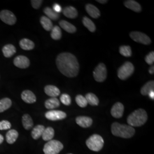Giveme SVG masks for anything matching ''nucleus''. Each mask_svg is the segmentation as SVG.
Listing matches in <instances>:
<instances>
[{"label":"nucleus","instance_id":"43","mask_svg":"<svg viewBox=\"0 0 154 154\" xmlns=\"http://www.w3.org/2000/svg\"><path fill=\"white\" fill-rule=\"evenodd\" d=\"M97 1L100 4H106L108 2V1H107V0H97Z\"/></svg>","mask_w":154,"mask_h":154},{"label":"nucleus","instance_id":"39","mask_svg":"<svg viewBox=\"0 0 154 154\" xmlns=\"http://www.w3.org/2000/svg\"><path fill=\"white\" fill-rule=\"evenodd\" d=\"M43 1L41 0H32L31 1V4L33 8L35 9H38L42 5Z\"/></svg>","mask_w":154,"mask_h":154},{"label":"nucleus","instance_id":"25","mask_svg":"<svg viewBox=\"0 0 154 154\" xmlns=\"http://www.w3.org/2000/svg\"><path fill=\"white\" fill-rule=\"evenodd\" d=\"M54 136V130L51 127H48L46 128L42 135L43 140H44L45 141L51 140L53 138Z\"/></svg>","mask_w":154,"mask_h":154},{"label":"nucleus","instance_id":"42","mask_svg":"<svg viewBox=\"0 0 154 154\" xmlns=\"http://www.w3.org/2000/svg\"><path fill=\"white\" fill-rule=\"evenodd\" d=\"M149 72L151 74H153L154 73V66H151V67L149 68Z\"/></svg>","mask_w":154,"mask_h":154},{"label":"nucleus","instance_id":"22","mask_svg":"<svg viewBox=\"0 0 154 154\" xmlns=\"http://www.w3.org/2000/svg\"><path fill=\"white\" fill-rule=\"evenodd\" d=\"M20 46L22 49L31 50L34 48L35 45L32 41L28 38H23L20 41Z\"/></svg>","mask_w":154,"mask_h":154},{"label":"nucleus","instance_id":"45","mask_svg":"<svg viewBox=\"0 0 154 154\" xmlns=\"http://www.w3.org/2000/svg\"></svg>","mask_w":154,"mask_h":154},{"label":"nucleus","instance_id":"26","mask_svg":"<svg viewBox=\"0 0 154 154\" xmlns=\"http://www.w3.org/2000/svg\"><path fill=\"white\" fill-rule=\"evenodd\" d=\"M22 122L23 126L26 130H30L33 127V119L29 114H25L23 116Z\"/></svg>","mask_w":154,"mask_h":154},{"label":"nucleus","instance_id":"19","mask_svg":"<svg viewBox=\"0 0 154 154\" xmlns=\"http://www.w3.org/2000/svg\"><path fill=\"white\" fill-rule=\"evenodd\" d=\"M59 24L61 28L68 33H74L77 31V28L74 25L65 20H61L59 22Z\"/></svg>","mask_w":154,"mask_h":154},{"label":"nucleus","instance_id":"17","mask_svg":"<svg viewBox=\"0 0 154 154\" xmlns=\"http://www.w3.org/2000/svg\"><path fill=\"white\" fill-rule=\"evenodd\" d=\"M86 10L90 16L93 18H98L100 16V12L99 9L92 4H88L86 6Z\"/></svg>","mask_w":154,"mask_h":154},{"label":"nucleus","instance_id":"37","mask_svg":"<svg viewBox=\"0 0 154 154\" xmlns=\"http://www.w3.org/2000/svg\"><path fill=\"white\" fill-rule=\"evenodd\" d=\"M11 128V123L8 121H2L0 122V130H9Z\"/></svg>","mask_w":154,"mask_h":154},{"label":"nucleus","instance_id":"13","mask_svg":"<svg viewBox=\"0 0 154 154\" xmlns=\"http://www.w3.org/2000/svg\"><path fill=\"white\" fill-rule=\"evenodd\" d=\"M75 121L77 125L83 128H88L91 126L93 124V119L85 116H79L77 117Z\"/></svg>","mask_w":154,"mask_h":154},{"label":"nucleus","instance_id":"34","mask_svg":"<svg viewBox=\"0 0 154 154\" xmlns=\"http://www.w3.org/2000/svg\"><path fill=\"white\" fill-rule=\"evenodd\" d=\"M119 53L125 57H130L132 55V50L130 46H121L119 48Z\"/></svg>","mask_w":154,"mask_h":154},{"label":"nucleus","instance_id":"40","mask_svg":"<svg viewBox=\"0 0 154 154\" xmlns=\"http://www.w3.org/2000/svg\"><path fill=\"white\" fill-rule=\"evenodd\" d=\"M53 9L54 11H55L56 13H59L62 11V8H61V6L57 4H55L53 7Z\"/></svg>","mask_w":154,"mask_h":154},{"label":"nucleus","instance_id":"7","mask_svg":"<svg viewBox=\"0 0 154 154\" xmlns=\"http://www.w3.org/2000/svg\"><path fill=\"white\" fill-rule=\"evenodd\" d=\"M94 78L98 82H102L105 81L107 78V69L105 64L100 63L95 67L93 72Z\"/></svg>","mask_w":154,"mask_h":154},{"label":"nucleus","instance_id":"23","mask_svg":"<svg viewBox=\"0 0 154 154\" xmlns=\"http://www.w3.org/2000/svg\"><path fill=\"white\" fill-rule=\"evenodd\" d=\"M45 129V127L43 125H37L34 127L31 133L32 138L35 140L39 139L42 136Z\"/></svg>","mask_w":154,"mask_h":154},{"label":"nucleus","instance_id":"21","mask_svg":"<svg viewBox=\"0 0 154 154\" xmlns=\"http://www.w3.org/2000/svg\"><path fill=\"white\" fill-rule=\"evenodd\" d=\"M45 106L46 109L51 110L58 107L60 106V102L57 98H51L45 101Z\"/></svg>","mask_w":154,"mask_h":154},{"label":"nucleus","instance_id":"8","mask_svg":"<svg viewBox=\"0 0 154 154\" xmlns=\"http://www.w3.org/2000/svg\"><path fill=\"white\" fill-rule=\"evenodd\" d=\"M130 36L133 41L140 44L149 45L151 42V40L149 36L140 32H132L130 34Z\"/></svg>","mask_w":154,"mask_h":154},{"label":"nucleus","instance_id":"15","mask_svg":"<svg viewBox=\"0 0 154 154\" xmlns=\"http://www.w3.org/2000/svg\"><path fill=\"white\" fill-rule=\"evenodd\" d=\"M45 93L51 98H56L60 94V89L53 85H47L44 88Z\"/></svg>","mask_w":154,"mask_h":154},{"label":"nucleus","instance_id":"30","mask_svg":"<svg viewBox=\"0 0 154 154\" xmlns=\"http://www.w3.org/2000/svg\"><path fill=\"white\" fill-rule=\"evenodd\" d=\"M83 25L88 29V30L92 33L94 32L96 30V26L94 23L90 18L87 17H84L83 18Z\"/></svg>","mask_w":154,"mask_h":154},{"label":"nucleus","instance_id":"41","mask_svg":"<svg viewBox=\"0 0 154 154\" xmlns=\"http://www.w3.org/2000/svg\"><path fill=\"white\" fill-rule=\"evenodd\" d=\"M149 97H150V98L151 99H153L154 100V91H151L149 93Z\"/></svg>","mask_w":154,"mask_h":154},{"label":"nucleus","instance_id":"3","mask_svg":"<svg viewBox=\"0 0 154 154\" xmlns=\"http://www.w3.org/2000/svg\"><path fill=\"white\" fill-rule=\"evenodd\" d=\"M148 119L146 111L142 109L134 111L127 118V123L129 126L140 127L143 126Z\"/></svg>","mask_w":154,"mask_h":154},{"label":"nucleus","instance_id":"6","mask_svg":"<svg viewBox=\"0 0 154 154\" xmlns=\"http://www.w3.org/2000/svg\"><path fill=\"white\" fill-rule=\"evenodd\" d=\"M134 72V66L131 62H126L118 70V77L121 80H126Z\"/></svg>","mask_w":154,"mask_h":154},{"label":"nucleus","instance_id":"1","mask_svg":"<svg viewBox=\"0 0 154 154\" xmlns=\"http://www.w3.org/2000/svg\"><path fill=\"white\" fill-rule=\"evenodd\" d=\"M56 64L61 73L69 78L76 77L79 70L77 58L70 53H62L58 55Z\"/></svg>","mask_w":154,"mask_h":154},{"label":"nucleus","instance_id":"4","mask_svg":"<svg viewBox=\"0 0 154 154\" xmlns=\"http://www.w3.org/2000/svg\"><path fill=\"white\" fill-rule=\"evenodd\" d=\"M86 146L91 151L98 152L100 151L104 145L103 138L98 134H93L87 139Z\"/></svg>","mask_w":154,"mask_h":154},{"label":"nucleus","instance_id":"2","mask_svg":"<svg viewBox=\"0 0 154 154\" xmlns=\"http://www.w3.org/2000/svg\"><path fill=\"white\" fill-rule=\"evenodd\" d=\"M111 132L116 137L130 138L134 135L135 130L134 127L129 125H122L118 122H115L111 125Z\"/></svg>","mask_w":154,"mask_h":154},{"label":"nucleus","instance_id":"10","mask_svg":"<svg viewBox=\"0 0 154 154\" xmlns=\"http://www.w3.org/2000/svg\"><path fill=\"white\" fill-rule=\"evenodd\" d=\"M66 113L60 110H50L45 113V117L50 121H57L66 118Z\"/></svg>","mask_w":154,"mask_h":154},{"label":"nucleus","instance_id":"28","mask_svg":"<svg viewBox=\"0 0 154 154\" xmlns=\"http://www.w3.org/2000/svg\"><path fill=\"white\" fill-rule=\"evenodd\" d=\"M154 81H151L147 83H146L140 90V93L143 95H147L149 93L154 91Z\"/></svg>","mask_w":154,"mask_h":154},{"label":"nucleus","instance_id":"27","mask_svg":"<svg viewBox=\"0 0 154 154\" xmlns=\"http://www.w3.org/2000/svg\"><path fill=\"white\" fill-rule=\"evenodd\" d=\"M40 22L42 27L46 31H50L53 28V23L46 16L41 17L40 19Z\"/></svg>","mask_w":154,"mask_h":154},{"label":"nucleus","instance_id":"32","mask_svg":"<svg viewBox=\"0 0 154 154\" xmlns=\"http://www.w3.org/2000/svg\"><path fill=\"white\" fill-rule=\"evenodd\" d=\"M85 98L88 102V103L91 106H98L99 104V99L94 94H87Z\"/></svg>","mask_w":154,"mask_h":154},{"label":"nucleus","instance_id":"24","mask_svg":"<svg viewBox=\"0 0 154 154\" xmlns=\"http://www.w3.org/2000/svg\"><path fill=\"white\" fill-rule=\"evenodd\" d=\"M18 137V132L15 130H11L6 133V141L9 144H13Z\"/></svg>","mask_w":154,"mask_h":154},{"label":"nucleus","instance_id":"44","mask_svg":"<svg viewBox=\"0 0 154 154\" xmlns=\"http://www.w3.org/2000/svg\"><path fill=\"white\" fill-rule=\"evenodd\" d=\"M4 139L3 136H2V135H1V134H0V144L3 142Z\"/></svg>","mask_w":154,"mask_h":154},{"label":"nucleus","instance_id":"18","mask_svg":"<svg viewBox=\"0 0 154 154\" xmlns=\"http://www.w3.org/2000/svg\"><path fill=\"white\" fill-rule=\"evenodd\" d=\"M63 14L64 16L69 18H75L78 16V11L77 9L72 6H67L63 10Z\"/></svg>","mask_w":154,"mask_h":154},{"label":"nucleus","instance_id":"14","mask_svg":"<svg viewBox=\"0 0 154 154\" xmlns=\"http://www.w3.org/2000/svg\"><path fill=\"white\" fill-rule=\"evenodd\" d=\"M21 98L27 103H34L36 102L37 98L35 94L30 90H25L21 94Z\"/></svg>","mask_w":154,"mask_h":154},{"label":"nucleus","instance_id":"31","mask_svg":"<svg viewBox=\"0 0 154 154\" xmlns=\"http://www.w3.org/2000/svg\"><path fill=\"white\" fill-rule=\"evenodd\" d=\"M12 102L11 99L5 98L0 100V112H2L9 109L11 107Z\"/></svg>","mask_w":154,"mask_h":154},{"label":"nucleus","instance_id":"12","mask_svg":"<svg viewBox=\"0 0 154 154\" xmlns=\"http://www.w3.org/2000/svg\"><path fill=\"white\" fill-rule=\"evenodd\" d=\"M124 106L120 102H116L111 108V114L114 118H121L124 112Z\"/></svg>","mask_w":154,"mask_h":154},{"label":"nucleus","instance_id":"33","mask_svg":"<svg viewBox=\"0 0 154 154\" xmlns=\"http://www.w3.org/2000/svg\"><path fill=\"white\" fill-rule=\"evenodd\" d=\"M51 37L54 40H59L62 37V32L61 29L58 26H55L51 29Z\"/></svg>","mask_w":154,"mask_h":154},{"label":"nucleus","instance_id":"16","mask_svg":"<svg viewBox=\"0 0 154 154\" xmlns=\"http://www.w3.org/2000/svg\"><path fill=\"white\" fill-rule=\"evenodd\" d=\"M124 5L127 8L131 10L132 11L137 13H140L142 11V7L140 5L135 1L134 0H127L125 1Z\"/></svg>","mask_w":154,"mask_h":154},{"label":"nucleus","instance_id":"38","mask_svg":"<svg viewBox=\"0 0 154 154\" xmlns=\"http://www.w3.org/2000/svg\"><path fill=\"white\" fill-rule=\"evenodd\" d=\"M145 61L147 64L151 65L154 62V52L151 51L149 53L148 55H146L145 58Z\"/></svg>","mask_w":154,"mask_h":154},{"label":"nucleus","instance_id":"20","mask_svg":"<svg viewBox=\"0 0 154 154\" xmlns=\"http://www.w3.org/2000/svg\"><path fill=\"white\" fill-rule=\"evenodd\" d=\"M2 53L5 57L9 58L16 53V49L13 45H6L2 48Z\"/></svg>","mask_w":154,"mask_h":154},{"label":"nucleus","instance_id":"11","mask_svg":"<svg viewBox=\"0 0 154 154\" xmlns=\"http://www.w3.org/2000/svg\"><path fill=\"white\" fill-rule=\"evenodd\" d=\"M14 65L20 69H26L30 66V61L28 57L23 55L17 56L13 61Z\"/></svg>","mask_w":154,"mask_h":154},{"label":"nucleus","instance_id":"36","mask_svg":"<svg viewBox=\"0 0 154 154\" xmlns=\"http://www.w3.org/2000/svg\"><path fill=\"white\" fill-rule=\"evenodd\" d=\"M60 100L61 102L63 104L66 106H69L71 104V97H70L69 95L67 94H63L61 95L60 97Z\"/></svg>","mask_w":154,"mask_h":154},{"label":"nucleus","instance_id":"5","mask_svg":"<svg viewBox=\"0 0 154 154\" xmlns=\"http://www.w3.org/2000/svg\"><path fill=\"white\" fill-rule=\"evenodd\" d=\"M63 149V145L61 142L51 140L45 144L43 150L45 154H58Z\"/></svg>","mask_w":154,"mask_h":154},{"label":"nucleus","instance_id":"9","mask_svg":"<svg viewBox=\"0 0 154 154\" xmlns=\"http://www.w3.org/2000/svg\"><path fill=\"white\" fill-rule=\"evenodd\" d=\"M0 19L2 22L9 25H13L17 21L16 17L11 11L8 10L0 11Z\"/></svg>","mask_w":154,"mask_h":154},{"label":"nucleus","instance_id":"35","mask_svg":"<svg viewBox=\"0 0 154 154\" xmlns=\"http://www.w3.org/2000/svg\"><path fill=\"white\" fill-rule=\"evenodd\" d=\"M75 101L77 105L81 107H85L88 104L85 97L82 95H78L75 97Z\"/></svg>","mask_w":154,"mask_h":154},{"label":"nucleus","instance_id":"29","mask_svg":"<svg viewBox=\"0 0 154 154\" xmlns=\"http://www.w3.org/2000/svg\"><path fill=\"white\" fill-rule=\"evenodd\" d=\"M44 13L46 14L48 18H49L50 20H57L59 18L60 14L59 13H56L55 11H53V9L50 8L49 7L45 8L44 10Z\"/></svg>","mask_w":154,"mask_h":154}]
</instances>
